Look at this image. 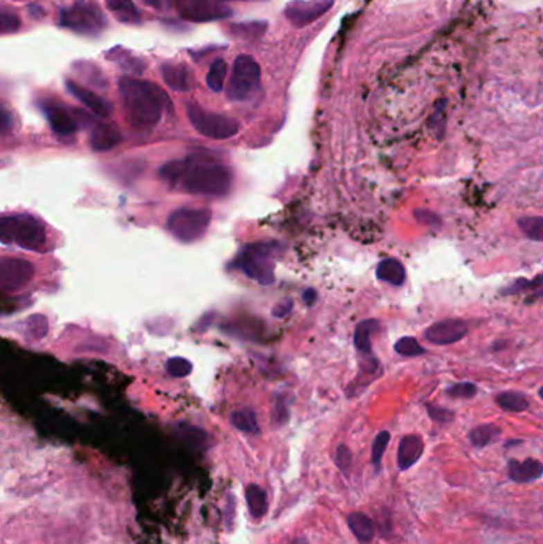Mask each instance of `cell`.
<instances>
[{
    "mask_svg": "<svg viewBox=\"0 0 543 544\" xmlns=\"http://www.w3.org/2000/svg\"><path fill=\"white\" fill-rule=\"evenodd\" d=\"M159 177L169 185L180 186L186 193L202 196H225L231 190V169L215 161L182 159L164 164Z\"/></svg>",
    "mask_w": 543,
    "mask_h": 544,
    "instance_id": "1",
    "label": "cell"
},
{
    "mask_svg": "<svg viewBox=\"0 0 543 544\" xmlns=\"http://www.w3.org/2000/svg\"><path fill=\"white\" fill-rule=\"evenodd\" d=\"M126 120L137 131H150L163 116L169 98L158 84L147 80L123 77L118 83Z\"/></svg>",
    "mask_w": 543,
    "mask_h": 544,
    "instance_id": "2",
    "label": "cell"
},
{
    "mask_svg": "<svg viewBox=\"0 0 543 544\" xmlns=\"http://www.w3.org/2000/svg\"><path fill=\"white\" fill-rule=\"evenodd\" d=\"M2 241L39 252L46 244V231L39 218L29 213H12L2 218Z\"/></svg>",
    "mask_w": 543,
    "mask_h": 544,
    "instance_id": "3",
    "label": "cell"
},
{
    "mask_svg": "<svg viewBox=\"0 0 543 544\" xmlns=\"http://www.w3.org/2000/svg\"><path fill=\"white\" fill-rule=\"evenodd\" d=\"M276 245L268 242L252 244L244 247L238 258L234 260V268L241 269L250 279L262 285H271L274 282V252Z\"/></svg>",
    "mask_w": 543,
    "mask_h": 544,
    "instance_id": "4",
    "label": "cell"
},
{
    "mask_svg": "<svg viewBox=\"0 0 543 544\" xmlns=\"http://www.w3.org/2000/svg\"><path fill=\"white\" fill-rule=\"evenodd\" d=\"M60 26L77 34L98 37L107 28V18L96 3L89 0H77L71 7L61 10Z\"/></svg>",
    "mask_w": 543,
    "mask_h": 544,
    "instance_id": "5",
    "label": "cell"
},
{
    "mask_svg": "<svg viewBox=\"0 0 543 544\" xmlns=\"http://www.w3.org/2000/svg\"><path fill=\"white\" fill-rule=\"evenodd\" d=\"M212 212L206 207H182L171 212L166 226L169 233L180 242H195L204 236L211 225Z\"/></svg>",
    "mask_w": 543,
    "mask_h": 544,
    "instance_id": "6",
    "label": "cell"
},
{
    "mask_svg": "<svg viewBox=\"0 0 543 544\" xmlns=\"http://www.w3.org/2000/svg\"><path fill=\"white\" fill-rule=\"evenodd\" d=\"M262 71L258 62L249 55H241L234 60L230 83L226 88L228 99L233 102H246L260 89Z\"/></svg>",
    "mask_w": 543,
    "mask_h": 544,
    "instance_id": "7",
    "label": "cell"
},
{
    "mask_svg": "<svg viewBox=\"0 0 543 544\" xmlns=\"http://www.w3.org/2000/svg\"><path fill=\"white\" fill-rule=\"evenodd\" d=\"M186 115H188V120L195 129L204 137L226 140V138H231L239 132V123L236 120L202 109L198 104L186 105Z\"/></svg>",
    "mask_w": 543,
    "mask_h": 544,
    "instance_id": "8",
    "label": "cell"
},
{
    "mask_svg": "<svg viewBox=\"0 0 543 544\" xmlns=\"http://www.w3.org/2000/svg\"><path fill=\"white\" fill-rule=\"evenodd\" d=\"M179 15L191 23H207V21L223 19L231 16L223 0H174Z\"/></svg>",
    "mask_w": 543,
    "mask_h": 544,
    "instance_id": "9",
    "label": "cell"
},
{
    "mask_svg": "<svg viewBox=\"0 0 543 544\" xmlns=\"http://www.w3.org/2000/svg\"><path fill=\"white\" fill-rule=\"evenodd\" d=\"M333 3L335 0H294L287 3L284 15L292 26L305 28L326 15Z\"/></svg>",
    "mask_w": 543,
    "mask_h": 544,
    "instance_id": "10",
    "label": "cell"
},
{
    "mask_svg": "<svg viewBox=\"0 0 543 544\" xmlns=\"http://www.w3.org/2000/svg\"><path fill=\"white\" fill-rule=\"evenodd\" d=\"M34 272L29 261L5 257L0 263V284L5 291H18L29 284Z\"/></svg>",
    "mask_w": 543,
    "mask_h": 544,
    "instance_id": "11",
    "label": "cell"
},
{
    "mask_svg": "<svg viewBox=\"0 0 543 544\" xmlns=\"http://www.w3.org/2000/svg\"><path fill=\"white\" fill-rule=\"evenodd\" d=\"M468 327L464 320L448 318L435 322L424 332V338L434 345H451L465 338Z\"/></svg>",
    "mask_w": 543,
    "mask_h": 544,
    "instance_id": "12",
    "label": "cell"
},
{
    "mask_svg": "<svg viewBox=\"0 0 543 544\" xmlns=\"http://www.w3.org/2000/svg\"><path fill=\"white\" fill-rule=\"evenodd\" d=\"M66 88L73 98L80 100V102L87 107V109L91 110L93 114L100 116V118H109L112 115V105L104 98H100V96L93 93V91H89L88 88L82 87V84L72 82V80H67Z\"/></svg>",
    "mask_w": 543,
    "mask_h": 544,
    "instance_id": "13",
    "label": "cell"
},
{
    "mask_svg": "<svg viewBox=\"0 0 543 544\" xmlns=\"http://www.w3.org/2000/svg\"><path fill=\"white\" fill-rule=\"evenodd\" d=\"M42 109H44V114L46 116L48 123H50L51 129L55 131V134L61 137L75 134L78 129V123L66 109H64V107L50 102L42 105Z\"/></svg>",
    "mask_w": 543,
    "mask_h": 544,
    "instance_id": "14",
    "label": "cell"
},
{
    "mask_svg": "<svg viewBox=\"0 0 543 544\" xmlns=\"http://www.w3.org/2000/svg\"><path fill=\"white\" fill-rule=\"evenodd\" d=\"M161 77L164 83L174 91L186 93L193 87V72L185 64H163Z\"/></svg>",
    "mask_w": 543,
    "mask_h": 544,
    "instance_id": "15",
    "label": "cell"
},
{
    "mask_svg": "<svg viewBox=\"0 0 543 544\" xmlns=\"http://www.w3.org/2000/svg\"><path fill=\"white\" fill-rule=\"evenodd\" d=\"M424 452V442L418 435H407L400 439L397 453V463L402 471L411 468Z\"/></svg>",
    "mask_w": 543,
    "mask_h": 544,
    "instance_id": "16",
    "label": "cell"
},
{
    "mask_svg": "<svg viewBox=\"0 0 543 544\" xmlns=\"http://www.w3.org/2000/svg\"><path fill=\"white\" fill-rule=\"evenodd\" d=\"M123 140L121 132L112 125H96L89 136V145L94 152H109Z\"/></svg>",
    "mask_w": 543,
    "mask_h": 544,
    "instance_id": "17",
    "label": "cell"
},
{
    "mask_svg": "<svg viewBox=\"0 0 543 544\" xmlns=\"http://www.w3.org/2000/svg\"><path fill=\"white\" fill-rule=\"evenodd\" d=\"M543 474V465L542 462L535 460V458H526L523 462L510 460L508 462V478L513 482L518 484H528L539 479Z\"/></svg>",
    "mask_w": 543,
    "mask_h": 544,
    "instance_id": "18",
    "label": "cell"
},
{
    "mask_svg": "<svg viewBox=\"0 0 543 544\" xmlns=\"http://www.w3.org/2000/svg\"><path fill=\"white\" fill-rule=\"evenodd\" d=\"M105 57L112 62H116L120 69L126 73H132V75H141L145 71V62L141 57L132 55L130 50H126L123 46H115L105 53Z\"/></svg>",
    "mask_w": 543,
    "mask_h": 544,
    "instance_id": "19",
    "label": "cell"
},
{
    "mask_svg": "<svg viewBox=\"0 0 543 544\" xmlns=\"http://www.w3.org/2000/svg\"><path fill=\"white\" fill-rule=\"evenodd\" d=\"M376 277L381 282H386V284L400 287L403 285L404 279H407V272H404V266L400 261L395 258H386L377 264Z\"/></svg>",
    "mask_w": 543,
    "mask_h": 544,
    "instance_id": "20",
    "label": "cell"
},
{
    "mask_svg": "<svg viewBox=\"0 0 543 544\" xmlns=\"http://www.w3.org/2000/svg\"><path fill=\"white\" fill-rule=\"evenodd\" d=\"M348 525L360 544H368L375 538V522L364 513H350L348 516Z\"/></svg>",
    "mask_w": 543,
    "mask_h": 544,
    "instance_id": "21",
    "label": "cell"
},
{
    "mask_svg": "<svg viewBox=\"0 0 543 544\" xmlns=\"http://www.w3.org/2000/svg\"><path fill=\"white\" fill-rule=\"evenodd\" d=\"M380 329V322L375 318L364 320L357 325L354 333V344L355 349L359 350V354L365 356H373L371 355V336L377 333Z\"/></svg>",
    "mask_w": 543,
    "mask_h": 544,
    "instance_id": "22",
    "label": "cell"
},
{
    "mask_svg": "<svg viewBox=\"0 0 543 544\" xmlns=\"http://www.w3.org/2000/svg\"><path fill=\"white\" fill-rule=\"evenodd\" d=\"M107 8L116 16L120 23L125 24H139L141 13L132 0H105Z\"/></svg>",
    "mask_w": 543,
    "mask_h": 544,
    "instance_id": "23",
    "label": "cell"
},
{
    "mask_svg": "<svg viewBox=\"0 0 543 544\" xmlns=\"http://www.w3.org/2000/svg\"><path fill=\"white\" fill-rule=\"evenodd\" d=\"M246 500L250 514L253 519H262L268 511V498H266V492L263 487H260L258 484H250L246 489Z\"/></svg>",
    "mask_w": 543,
    "mask_h": 544,
    "instance_id": "24",
    "label": "cell"
},
{
    "mask_svg": "<svg viewBox=\"0 0 543 544\" xmlns=\"http://www.w3.org/2000/svg\"><path fill=\"white\" fill-rule=\"evenodd\" d=\"M496 403L500 409L507 412H523L531 408L529 398L521 392H502L496 397Z\"/></svg>",
    "mask_w": 543,
    "mask_h": 544,
    "instance_id": "25",
    "label": "cell"
},
{
    "mask_svg": "<svg viewBox=\"0 0 543 544\" xmlns=\"http://www.w3.org/2000/svg\"><path fill=\"white\" fill-rule=\"evenodd\" d=\"M230 420H231L234 428H238L239 431H244V433H249V435H258L260 433L257 414H255V410H252V409H249V408L239 409V410H236V412L231 414Z\"/></svg>",
    "mask_w": 543,
    "mask_h": 544,
    "instance_id": "26",
    "label": "cell"
},
{
    "mask_svg": "<svg viewBox=\"0 0 543 544\" xmlns=\"http://www.w3.org/2000/svg\"><path fill=\"white\" fill-rule=\"evenodd\" d=\"M500 433H502V430H500L497 425L484 424L475 426V428L470 431V435H468V439H470V442L475 447H486L496 441Z\"/></svg>",
    "mask_w": 543,
    "mask_h": 544,
    "instance_id": "27",
    "label": "cell"
},
{
    "mask_svg": "<svg viewBox=\"0 0 543 544\" xmlns=\"http://www.w3.org/2000/svg\"><path fill=\"white\" fill-rule=\"evenodd\" d=\"M266 29H268V23L265 21H258V23H239L233 24L230 29V34L238 37V39L244 40H258L262 37Z\"/></svg>",
    "mask_w": 543,
    "mask_h": 544,
    "instance_id": "28",
    "label": "cell"
},
{
    "mask_svg": "<svg viewBox=\"0 0 543 544\" xmlns=\"http://www.w3.org/2000/svg\"><path fill=\"white\" fill-rule=\"evenodd\" d=\"M226 73H228V64L225 62V60L218 57V60L212 62L209 72H207V77H206L207 87L214 91V93H220L223 89V84H225Z\"/></svg>",
    "mask_w": 543,
    "mask_h": 544,
    "instance_id": "29",
    "label": "cell"
},
{
    "mask_svg": "<svg viewBox=\"0 0 543 544\" xmlns=\"http://www.w3.org/2000/svg\"><path fill=\"white\" fill-rule=\"evenodd\" d=\"M518 226L531 241L543 242V217H523L518 220Z\"/></svg>",
    "mask_w": 543,
    "mask_h": 544,
    "instance_id": "30",
    "label": "cell"
},
{
    "mask_svg": "<svg viewBox=\"0 0 543 544\" xmlns=\"http://www.w3.org/2000/svg\"><path fill=\"white\" fill-rule=\"evenodd\" d=\"M389 441H391V433H389V431H380L375 438V441H373L371 463H373V466L376 468V471H380L382 455H384Z\"/></svg>",
    "mask_w": 543,
    "mask_h": 544,
    "instance_id": "31",
    "label": "cell"
},
{
    "mask_svg": "<svg viewBox=\"0 0 543 544\" xmlns=\"http://www.w3.org/2000/svg\"><path fill=\"white\" fill-rule=\"evenodd\" d=\"M393 349H395L397 354L402 356H418L425 354V349L418 343V339L409 338V336H404V338L398 339L395 345H393Z\"/></svg>",
    "mask_w": 543,
    "mask_h": 544,
    "instance_id": "32",
    "label": "cell"
},
{
    "mask_svg": "<svg viewBox=\"0 0 543 544\" xmlns=\"http://www.w3.org/2000/svg\"><path fill=\"white\" fill-rule=\"evenodd\" d=\"M543 287V275L535 277V279H518L515 280L513 284H510L507 288H504L502 291H500V295L504 296H510V295H516V293H521V291H526V290H534V288H542Z\"/></svg>",
    "mask_w": 543,
    "mask_h": 544,
    "instance_id": "33",
    "label": "cell"
},
{
    "mask_svg": "<svg viewBox=\"0 0 543 544\" xmlns=\"http://www.w3.org/2000/svg\"><path fill=\"white\" fill-rule=\"evenodd\" d=\"M28 336L32 339H42L48 333V320L44 316H32L26 322Z\"/></svg>",
    "mask_w": 543,
    "mask_h": 544,
    "instance_id": "34",
    "label": "cell"
},
{
    "mask_svg": "<svg viewBox=\"0 0 543 544\" xmlns=\"http://www.w3.org/2000/svg\"><path fill=\"white\" fill-rule=\"evenodd\" d=\"M478 392V387L472 382H459V383H452L448 388H446V395L452 398H462L468 399L473 398Z\"/></svg>",
    "mask_w": 543,
    "mask_h": 544,
    "instance_id": "35",
    "label": "cell"
},
{
    "mask_svg": "<svg viewBox=\"0 0 543 544\" xmlns=\"http://www.w3.org/2000/svg\"><path fill=\"white\" fill-rule=\"evenodd\" d=\"M166 370L172 377H185L193 370V365L185 359H171L168 361Z\"/></svg>",
    "mask_w": 543,
    "mask_h": 544,
    "instance_id": "36",
    "label": "cell"
},
{
    "mask_svg": "<svg viewBox=\"0 0 543 544\" xmlns=\"http://www.w3.org/2000/svg\"><path fill=\"white\" fill-rule=\"evenodd\" d=\"M19 26L21 19L18 15L10 13L7 10H3V12L0 13V32H2V34H12V32L19 29Z\"/></svg>",
    "mask_w": 543,
    "mask_h": 544,
    "instance_id": "37",
    "label": "cell"
},
{
    "mask_svg": "<svg viewBox=\"0 0 543 544\" xmlns=\"http://www.w3.org/2000/svg\"><path fill=\"white\" fill-rule=\"evenodd\" d=\"M335 463H337V466L341 469L344 474L349 473L350 465H353V453H350L348 446H338L337 455H335Z\"/></svg>",
    "mask_w": 543,
    "mask_h": 544,
    "instance_id": "38",
    "label": "cell"
},
{
    "mask_svg": "<svg viewBox=\"0 0 543 544\" xmlns=\"http://www.w3.org/2000/svg\"><path fill=\"white\" fill-rule=\"evenodd\" d=\"M427 412L430 415V419L435 420V422L438 424H449L454 420V412L449 409H445V408H440V406H434V404H427Z\"/></svg>",
    "mask_w": 543,
    "mask_h": 544,
    "instance_id": "39",
    "label": "cell"
},
{
    "mask_svg": "<svg viewBox=\"0 0 543 544\" xmlns=\"http://www.w3.org/2000/svg\"><path fill=\"white\" fill-rule=\"evenodd\" d=\"M289 417H290L289 406H287L285 399L279 397L278 401H276V406H274L273 422L276 426H284L287 422H289Z\"/></svg>",
    "mask_w": 543,
    "mask_h": 544,
    "instance_id": "40",
    "label": "cell"
},
{
    "mask_svg": "<svg viewBox=\"0 0 543 544\" xmlns=\"http://www.w3.org/2000/svg\"><path fill=\"white\" fill-rule=\"evenodd\" d=\"M445 102H441V105H438V109L435 110V114L430 116L429 120V127L430 129H434L436 132V136L438 137H443V132H445Z\"/></svg>",
    "mask_w": 543,
    "mask_h": 544,
    "instance_id": "41",
    "label": "cell"
},
{
    "mask_svg": "<svg viewBox=\"0 0 543 544\" xmlns=\"http://www.w3.org/2000/svg\"><path fill=\"white\" fill-rule=\"evenodd\" d=\"M234 513H236V500H234L233 493H228L226 505H225V522H226V527L230 525V529H233Z\"/></svg>",
    "mask_w": 543,
    "mask_h": 544,
    "instance_id": "42",
    "label": "cell"
},
{
    "mask_svg": "<svg viewBox=\"0 0 543 544\" xmlns=\"http://www.w3.org/2000/svg\"><path fill=\"white\" fill-rule=\"evenodd\" d=\"M292 309H294V302H292L290 300H287L274 307L273 316L278 317V318H285L292 312Z\"/></svg>",
    "mask_w": 543,
    "mask_h": 544,
    "instance_id": "43",
    "label": "cell"
},
{
    "mask_svg": "<svg viewBox=\"0 0 543 544\" xmlns=\"http://www.w3.org/2000/svg\"><path fill=\"white\" fill-rule=\"evenodd\" d=\"M303 300L308 304V306H314L317 301V291L314 288H308V290L303 293Z\"/></svg>",
    "mask_w": 543,
    "mask_h": 544,
    "instance_id": "44",
    "label": "cell"
},
{
    "mask_svg": "<svg viewBox=\"0 0 543 544\" xmlns=\"http://www.w3.org/2000/svg\"><path fill=\"white\" fill-rule=\"evenodd\" d=\"M377 524H380V529L384 536H387V533L392 532V522H391V517H389V513H386L384 519H381Z\"/></svg>",
    "mask_w": 543,
    "mask_h": 544,
    "instance_id": "45",
    "label": "cell"
},
{
    "mask_svg": "<svg viewBox=\"0 0 543 544\" xmlns=\"http://www.w3.org/2000/svg\"><path fill=\"white\" fill-rule=\"evenodd\" d=\"M143 3H147L148 7L158 8V10L163 7V0H143Z\"/></svg>",
    "mask_w": 543,
    "mask_h": 544,
    "instance_id": "46",
    "label": "cell"
},
{
    "mask_svg": "<svg viewBox=\"0 0 543 544\" xmlns=\"http://www.w3.org/2000/svg\"><path fill=\"white\" fill-rule=\"evenodd\" d=\"M294 544H310V543H308V540H306V538H303V536H300V538H296V540L294 541Z\"/></svg>",
    "mask_w": 543,
    "mask_h": 544,
    "instance_id": "47",
    "label": "cell"
},
{
    "mask_svg": "<svg viewBox=\"0 0 543 544\" xmlns=\"http://www.w3.org/2000/svg\"><path fill=\"white\" fill-rule=\"evenodd\" d=\"M539 397H540V398L543 399V387H542V388H540V390H539Z\"/></svg>",
    "mask_w": 543,
    "mask_h": 544,
    "instance_id": "48",
    "label": "cell"
},
{
    "mask_svg": "<svg viewBox=\"0 0 543 544\" xmlns=\"http://www.w3.org/2000/svg\"><path fill=\"white\" fill-rule=\"evenodd\" d=\"M542 514H543V508H542Z\"/></svg>",
    "mask_w": 543,
    "mask_h": 544,
    "instance_id": "49",
    "label": "cell"
}]
</instances>
